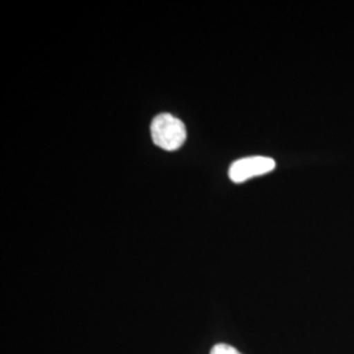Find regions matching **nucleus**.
<instances>
[{
  "label": "nucleus",
  "instance_id": "nucleus-1",
  "mask_svg": "<svg viewBox=\"0 0 354 354\" xmlns=\"http://www.w3.org/2000/svg\"><path fill=\"white\" fill-rule=\"evenodd\" d=\"M151 138L165 151H176L187 140V127L172 114H159L152 120Z\"/></svg>",
  "mask_w": 354,
  "mask_h": 354
},
{
  "label": "nucleus",
  "instance_id": "nucleus-2",
  "mask_svg": "<svg viewBox=\"0 0 354 354\" xmlns=\"http://www.w3.org/2000/svg\"><path fill=\"white\" fill-rule=\"evenodd\" d=\"M274 168H276V162L272 158H266V156L244 158V159L236 160L231 165L230 171H228V176L234 183L239 184V183L250 180L252 177L269 174Z\"/></svg>",
  "mask_w": 354,
  "mask_h": 354
},
{
  "label": "nucleus",
  "instance_id": "nucleus-3",
  "mask_svg": "<svg viewBox=\"0 0 354 354\" xmlns=\"http://www.w3.org/2000/svg\"><path fill=\"white\" fill-rule=\"evenodd\" d=\"M210 354H241L239 351H236L235 348L226 345V344H218L212 349Z\"/></svg>",
  "mask_w": 354,
  "mask_h": 354
}]
</instances>
